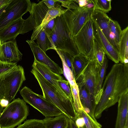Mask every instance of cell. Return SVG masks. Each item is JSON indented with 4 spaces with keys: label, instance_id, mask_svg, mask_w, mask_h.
<instances>
[{
    "label": "cell",
    "instance_id": "6da1fadb",
    "mask_svg": "<svg viewBox=\"0 0 128 128\" xmlns=\"http://www.w3.org/2000/svg\"><path fill=\"white\" fill-rule=\"evenodd\" d=\"M102 92L94 112L100 118L103 112L118 102L122 95L128 91V65L121 63L112 66L102 86Z\"/></svg>",
    "mask_w": 128,
    "mask_h": 128
},
{
    "label": "cell",
    "instance_id": "7a4b0ae2",
    "mask_svg": "<svg viewBox=\"0 0 128 128\" xmlns=\"http://www.w3.org/2000/svg\"><path fill=\"white\" fill-rule=\"evenodd\" d=\"M30 72L38 82L44 98L55 105L70 119L75 121L77 116L73 100L61 95L56 88L35 69L32 68Z\"/></svg>",
    "mask_w": 128,
    "mask_h": 128
},
{
    "label": "cell",
    "instance_id": "3957f363",
    "mask_svg": "<svg viewBox=\"0 0 128 128\" xmlns=\"http://www.w3.org/2000/svg\"><path fill=\"white\" fill-rule=\"evenodd\" d=\"M46 34L50 42L49 50L64 51L73 56L79 54L62 15L55 18L54 29L50 35Z\"/></svg>",
    "mask_w": 128,
    "mask_h": 128
},
{
    "label": "cell",
    "instance_id": "277c9868",
    "mask_svg": "<svg viewBox=\"0 0 128 128\" xmlns=\"http://www.w3.org/2000/svg\"><path fill=\"white\" fill-rule=\"evenodd\" d=\"M29 114L28 108L24 100L20 98L10 102L0 116L1 128H14L21 124Z\"/></svg>",
    "mask_w": 128,
    "mask_h": 128
},
{
    "label": "cell",
    "instance_id": "5b68a950",
    "mask_svg": "<svg viewBox=\"0 0 128 128\" xmlns=\"http://www.w3.org/2000/svg\"><path fill=\"white\" fill-rule=\"evenodd\" d=\"M20 93L24 101L41 113L46 118L59 116L63 113L53 104L29 88L24 86Z\"/></svg>",
    "mask_w": 128,
    "mask_h": 128
},
{
    "label": "cell",
    "instance_id": "8992f818",
    "mask_svg": "<svg viewBox=\"0 0 128 128\" xmlns=\"http://www.w3.org/2000/svg\"><path fill=\"white\" fill-rule=\"evenodd\" d=\"M94 7H78L67 9L62 16L72 37L76 35L88 22L92 18Z\"/></svg>",
    "mask_w": 128,
    "mask_h": 128
},
{
    "label": "cell",
    "instance_id": "52a82bcc",
    "mask_svg": "<svg viewBox=\"0 0 128 128\" xmlns=\"http://www.w3.org/2000/svg\"><path fill=\"white\" fill-rule=\"evenodd\" d=\"M101 66L95 58L90 60L84 70L75 80L78 86H85L94 99Z\"/></svg>",
    "mask_w": 128,
    "mask_h": 128
},
{
    "label": "cell",
    "instance_id": "ba28073f",
    "mask_svg": "<svg viewBox=\"0 0 128 128\" xmlns=\"http://www.w3.org/2000/svg\"><path fill=\"white\" fill-rule=\"evenodd\" d=\"M24 68L22 66L17 65L3 76L4 86V94L3 98L10 102L14 98L26 80Z\"/></svg>",
    "mask_w": 128,
    "mask_h": 128
},
{
    "label": "cell",
    "instance_id": "9c48e42d",
    "mask_svg": "<svg viewBox=\"0 0 128 128\" xmlns=\"http://www.w3.org/2000/svg\"><path fill=\"white\" fill-rule=\"evenodd\" d=\"M92 24L91 18L79 32L72 37L79 53L89 60L94 58L93 50L94 38Z\"/></svg>",
    "mask_w": 128,
    "mask_h": 128
},
{
    "label": "cell",
    "instance_id": "30bf717a",
    "mask_svg": "<svg viewBox=\"0 0 128 128\" xmlns=\"http://www.w3.org/2000/svg\"><path fill=\"white\" fill-rule=\"evenodd\" d=\"M32 3L30 0H12L0 16V30L29 12Z\"/></svg>",
    "mask_w": 128,
    "mask_h": 128
},
{
    "label": "cell",
    "instance_id": "8fae6325",
    "mask_svg": "<svg viewBox=\"0 0 128 128\" xmlns=\"http://www.w3.org/2000/svg\"><path fill=\"white\" fill-rule=\"evenodd\" d=\"M49 9L43 0L38 3H32L29 12L30 15L28 18L24 20L20 34H24L34 30L40 25Z\"/></svg>",
    "mask_w": 128,
    "mask_h": 128
},
{
    "label": "cell",
    "instance_id": "7c38bea8",
    "mask_svg": "<svg viewBox=\"0 0 128 128\" xmlns=\"http://www.w3.org/2000/svg\"><path fill=\"white\" fill-rule=\"evenodd\" d=\"M94 38L108 58L116 64L120 59L118 50L110 42L96 22L92 18Z\"/></svg>",
    "mask_w": 128,
    "mask_h": 128
},
{
    "label": "cell",
    "instance_id": "4fadbf2b",
    "mask_svg": "<svg viewBox=\"0 0 128 128\" xmlns=\"http://www.w3.org/2000/svg\"><path fill=\"white\" fill-rule=\"evenodd\" d=\"M22 56L18 49L16 39L4 42L0 40V60L16 64L22 60Z\"/></svg>",
    "mask_w": 128,
    "mask_h": 128
},
{
    "label": "cell",
    "instance_id": "5bb4252c",
    "mask_svg": "<svg viewBox=\"0 0 128 128\" xmlns=\"http://www.w3.org/2000/svg\"><path fill=\"white\" fill-rule=\"evenodd\" d=\"M26 42L29 44L34 54V60L46 66L54 73L60 75L63 73L62 68L51 60L39 47L34 41L31 42L27 40Z\"/></svg>",
    "mask_w": 128,
    "mask_h": 128
},
{
    "label": "cell",
    "instance_id": "9a60e30c",
    "mask_svg": "<svg viewBox=\"0 0 128 128\" xmlns=\"http://www.w3.org/2000/svg\"><path fill=\"white\" fill-rule=\"evenodd\" d=\"M91 17L108 41L118 51V46L115 43L110 31L109 22L110 18L106 13L95 9Z\"/></svg>",
    "mask_w": 128,
    "mask_h": 128
},
{
    "label": "cell",
    "instance_id": "2e32d148",
    "mask_svg": "<svg viewBox=\"0 0 128 128\" xmlns=\"http://www.w3.org/2000/svg\"><path fill=\"white\" fill-rule=\"evenodd\" d=\"M32 67L37 70L44 78L54 86L60 94L68 98L62 90L58 82V81L64 80L62 76L54 73L46 66L34 60Z\"/></svg>",
    "mask_w": 128,
    "mask_h": 128
},
{
    "label": "cell",
    "instance_id": "e0dca14e",
    "mask_svg": "<svg viewBox=\"0 0 128 128\" xmlns=\"http://www.w3.org/2000/svg\"><path fill=\"white\" fill-rule=\"evenodd\" d=\"M24 20L22 18L10 22L0 30V40L4 42L14 40L20 32Z\"/></svg>",
    "mask_w": 128,
    "mask_h": 128
},
{
    "label": "cell",
    "instance_id": "ac0fdd59",
    "mask_svg": "<svg viewBox=\"0 0 128 128\" xmlns=\"http://www.w3.org/2000/svg\"><path fill=\"white\" fill-rule=\"evenodd\" d=\"M118 102L115 128H124L128 124V91L122 95Z\"/></svg>",
    "mask_w": 128,
    "mask_h": 128
},
{
    "label": "cell",
    "instance_id": "d6986e66",
    "mask_svg": "<svg viewBox=\"0 0 128 128\" xmlns=\"http://www.w3.org/2000/svg\"><path fill=\"white\" fill-rule=\"evenodd\" d=\"M78 87L80 101L84 110L94 120H96L94 117L96 105L94 99L90 95L85 86Z\"/></svg>",
    "mask_w": 128,
    "mask_h": 128
},
{
    "label": "cell",
    "instance_id": "ffe728a7",
    "mask_svg": "<svg viewBox=\"0 0 128 128\" xmlns=\"http://www.w3.org/2000/svg\"><path fill=\"white\" fill-rule=\"evenodd\" d=\"M60 6L58 4L54 8L48 10L40 25L33 30L30 40L31 42L36 40L37 36L39 32L50 21L66 12L67 9L63 8Z\"/></svg>",
    "mask_w": 128,
    "mask_h": 128
},
{
    "label": "cell",
    "instance_id": "44dd1931",
    "mask_svg": "<svg viewBox=\"0 0 128 128\" xmlns=\"http://www.w3.org/2000/svg\"><path fill=\"white\" fill-rule=\"evenodd\" d=\"M118 51L121 63L128 65V26L122 30Z\"/></svg>",
    "mask_w": 128,
    "mask_h": 128
},
{
    "label": "cell",
    "instance_id": "7402d4cb",
    "mask_svg": "<svg viewBox=\"0 0 128 128\" xmlns=\"http://www.w3.org/2000/svg\"><path fill=\"white\" fill-rule=\"evenodd\" d=\"M70 120L63 114L54 118H46L42 120L46 128H68Z\"/></svg>",
    "mask_w": 128,
    "mask_h": 128
},
{
    "label": "cell",
    "instance_id": "603a6c76",
    "mask_svg": "<svg viewBox=\"0 0 128 128\" xmlns=\"http://www.w3.org/2000/svg\"><path fill=\"white\" fill-rule=\"evenodd\" d=\"M90 60L80 53L73 56V74L75 80L84 70Z\"/></svg>",
    "mask_w": 128,
    "mask_h": 128
},
{
    "label": "cell",
    "instance_id": "cb8c5ba5",
    "mask_svg": "<svg viewBox=\"0 0 128 128\" xmlns=\"http://www.w3.org/2000/svg\"><path fill=\"white\" fill-rule=\"evenodd\" d=\"M108 60L106 56L103 64L101 66L98 84L96 92L94 98L96 105L98 103L102 93V84L108 66Z\"/></svg>",
    "mask_w": 128,
    "mask_h": 128
},
{
    "label": "cell",
    "instance_id": "d4e9b609",
    "mask_svg": "<svg viewBox=\"0 0 128 128\" xmlns=\"http://www.w3.org/2000/svg\"><path fill=\"white\" fill-rule=\"evenodd\" d=\"M36 40L38 46L46 53V51L49 50L50 42L46 32L45 26L37 34Z\"/></svg>",
    "mask_w": 128,
    "mask_h": 128
},
{
    "label": "cell",
    "instance_id": "484cf974",
    "mask_svg": "<svg viewBox=\"0 0 128 128\" xmlns=\"http://www.w3.org/2000/svg\"><path fill=\"white\" fill-rule=\"evenodd\" d=\"M109 25L112 36L118 48L122 31L121 28L117 21L110 18L109 22Z\"/></svg>",
    "mask_w": 128,
    "mask_h": 128
},
{
    "label": "cell",
    "instance_id": "4316f807",
    "mask_svg": "<svg viewBox=\"0 0 128 128\" xmlns=\"http://www.w3.org/2000/svg\"><path fill=\"white\" fill-rule=\"evenodd\" d=\"M94 9L105 13L108 12L111 10V0H91Z\"/></svg>",
    "mask_w": 128,
    "mask_h": 128
},
{
    "label": "cell",
    "instance_id": "83f0119b",
    "mask_svg": "<svg viewBox=\"0 0 128 128\" xmlns=\"http://www.w3.org/2000/svg\"><path fill=\"white\" fill-rule=\"evenodd\" d=\"M80 117L83 118L86 128H101L102 125L92 119L84 109L81 111Z\"/></svg>",
    "mask_w": 128,
    "mask_h": 128
},
{
    "label": "cell",
    "instance_id": "f1b7e54d",
    "mask_svg": "<svg viewBox=\"0 0 128 128\" xmlns=\"http://www.w3.org/2000/svg\"><path fill=\"white\" fill-rule=\"evenodd\" d=\"M94 58L101 66L103 63L106 54L102 48L94 39L93 47Z\"/></svg>",
    "mask_w": 128,
    "mask_h": 128
},
{
    "label": "cell",
    "instance_id": "f546056e",
    "mask_svg": "<svg viewBox=\"0 0 128 128\" xmlns=\"http://www.w3.org/2000/svg\"><path fill=\"white\" fill-rule=\"evenodd\" d=\"M17 128H46L42 120L38 119L28 120Z\"/></svg>",
    "mask_w": 128,
    "mask_h": 128
},
{
    "label": "cell",
    "instance_id": "4dcf8cb0",
    "mask_svg": "<svg viewBox=\"0 0 128 128\" xmlns=\"http://www.w3.org/2000/svg\"><path fill=\"white\" fill-rule=\"evenodd\" d=\"M65 62L68 67L73 73L72 63L73 56L63 50H55Z\"/></svg>",
    "mask_w": 128,
    "mask_h": 128
},
{
    "label": "cell",
    "instance_id": "1f68e13d",
    "mask_svg": "<svg viewBox=\"0 0 128 128\" xmlns=\"http://www.w3.org/2000/svg\"><path fill=\"white\" fill-rule=\"evenodd\" d=\"M58 82L60 88L66 96L68 98L73 99L71 90L68 81L63 80L58 81Z\"/></svg>",
    "mask_w": 128,
    "mask_h": 128
},
{
    "label": "cell",
    "instance_id": "d6a6232c",
    "mask_svg": "<svg viewBox=\"0 0 128 128\" xmlns=\"http://www.w3.org/2000/svg\"><path fill=\"white\" fill-rule=\"evenodd\" d=\"M17 65V64L9 63L0 60V77Z\"/></svg>",
    "mask_w": 128,
    "mask_h": 128
},
{
    "label": "cell",
    "instance_id": "836d02e7",
    "mask_svg": "<svg viewBox=\"0 0 128 128\" xmlns=\"http://www.w3.org/2000/svg\"><path fill=\"white\" fill-rule=\"evenodd\" d=\"M56 0L61 4V6L67 8V9L76 8L79 6L78 4L74 0Z\"/></svg>",
    "mask_w": 128,
    "mask_h": 128
},
{
    "label": "cell",
    "instance_id": "e575fe53",
    "mask_svg": "<svg viewBox=\"0 0 128 128\" xmlns=\"http://www.w3.org/2000/svg\"><path fill=\"white\" fill-rule=\"evenodd\" d=\"M45 26L46 33L49 36L54 29L55 27V18L50 21Z\"/></svg>",
    "mask_w": 128,
    "mask_h": 128
},
{
    "label": "cell",
    "instance_id": "d590c367",
    "mask_svg": "<svg viewBox=\"0 0 128 128\" xmlns=\"http://www.w3.org/2000/svg\"><path fill=\"white\" fill-rule=\"evenodd\" d=\"M43 1L47 7L50 9L55 8L58 4H56V0H44Z\"/></svg>",
    "mask_w": 128,
    "mask_h": 128
},
{
    "label": "cell",
    "instance_id": "8d00e7d4",
    "mask_svg": "<svg viewBox=\"0 0 128 128\" xmlns=\"http://www.w3.org/2000/svg\"><path fill=\"white\" fill-rule=\"evenodd\" d=\"M3 76L0 77V100L4 98V86L2 80Z\"/></svg>",
    "mask_w": 128,
    "mask_h": 128
},
{
    "label": "cell",
    "instance_id": "74e56055",
    "mask_svg": "<svg viewBox=\"0 0 128 128\" xmlns=\"http://www.w3.org/2000/svg\"><path fill=\"white\" fill-rule=\"evenodd\" d=\"M74 122L78 126H82L85 125L84 119L82 117L78 118Z\"/></svg>",
    "mask_w": 128,
    "mask_h": 128
},
{
    "label": "cell",
    "instance_id": "f35d334b",
    "mask_svg": "<svg viewBox=\"0 0 128 128\" xmlns=\"http://www.w3.org/2000/svg\"><path fill=\"white\" fill-rule=\"evenodd\" d=\"M10 103L8 100L4 98L0 100V104L3 108L6 107Z\"/></svg>",
    "mask_w": 128,
    "mask_h": 128
},
{
    "label": "cell",
    "instance_id": "ab89813d",
    "mask_svg": "<svg viewBox=\"0 0 128 128\" xmlns=\"http://www.w3.org/2000/svg\"><path fill=\"white\" fill-rule=\"evenodd\" d=\"M68 128H78L75 122L73 120L70 119V120Z\"/></svg>",
    "mask_w": 128,
    "mask_h": 128
},
{
    "label": "cell",
    "instance_id": "60d3db41",
    "mask_svg": "<svg viewBox=\"0 0 128 128\" xmlns=\"http://www.w3.org/2000/svg\"><path fill=\"white\" fill-rule=\"evenodd\" d=\"M12 0H0V8L10 2Z\"/></svg>",
    "mask_w": 128,
    "mask_h": 128
},
{
    "label": "cell",
    "instance_id": "b9f144b4",
    "mask_svg": "<svg viewBox=\"0 0 128 128\" xmlns=\"http://www.w3.org/2000/svg\"><path fill=\"white\" fill-rule=\"evenodd\" d=\"M9 3L6 4L0 8V16L5 11L6 8Z\"/></svg>",
    "mask_w": 128,
    "mask_h": 128
},
{
    "label": "cell",
    "instance_id": "7bdbcfd3",
    "mask_svg": "<svg viewBox=\"0 0 128 128\" xmlns=\"http://www.w3.org/2000/svg\"><path fill=\"white\" fill-rule=\"evenodd\" d=\"M4 108L2 107L0 104V116L4 110Z\"/></svg>",
    "mask_w": 128,
    "mask_h": 128
},
{
    "label": "cell",
    "instance_id": "ee69618b",
    "mask_svg": "<svg viewBox=\"0 0 128 128\" xmlns=\"http://www.w3.org/2000/svg\"><path fill=\"white\" fill-rule=\"evenodd\" d=\"M77 126L78 128H86L85 125L82 126Z\"/></svg>",
    "mask_w": 128,
    "mask_h": 128
}]
</instances>
